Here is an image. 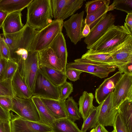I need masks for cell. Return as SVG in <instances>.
<instances>
[{
	"instance_id": "1",
	"label": "cell",
	"mask_w": 132,
	"mask_h": 132,
	"mask_svg": "<svg viewBox=\"0 0 132 132\" xmlns=\"http://www.w3.org/2000/svg\"><path fill=\"white\" fill-rule=\"evenodd\" d=\"M132 37V34L125 23L124 26L114 25L89 49L111 54L123 45Z\"/></svg>"
},
{
	"instance_id": "2",
	"label": "cell",
	"mask_w": 132,
	"mask_h": 132,
	"mask_svg": "<svg viewBox=\"0 0 132 132\" xmlns=\"http://www.w3.org/2000/svg\"><path fill=\"white\" fill-rule=\"evenodd\" d=\"M27 8L26 24L35 29H41L52 21L50 0H32Z\"/></svg>"
},
{
	"instance_id": "3",
	"label": "cell",
	"mask_w": 132,
	"mask_h": 132,
	"mask_svg": "<svg viewBox=\"0 0 132 132\" xmlns=\"http://www.w3.org/2000/svg\"><path fill=\"white\" fill-rule=\"evenodd\" d=\"M37 32L36 29L27 24L24 25L17 39L9 49V59L17 63L25 60Z\"/></svg>"
},
{
	"instance_id": "4",
	"label": "cell",
	"mask_w": 132,
	"mask_h": 132,
	"mask_svg": "<svg viewBox=\"0 0 132 132\" xmlns=\"http://www.w3.org/2000/svg\"><path fill=\"white\" fill-rule=\"evenodd\" d=\"M63 22L54 20L45 27L37 31L29 50L38 52L50 47L58 34L62 32Z\"/></svg>"
},
{
	"instance_id": "5",
	"label": "cell",
	"mask_w": 132,
	"mask_h": 132,
	"mask_svg": "<svg viewBox=\"0 0 132 132\" xmlns=\"http://www.w3.org/2000/svg\"><path fill=\"white\" fill-rule=\"evenodd\" d=\"M67 63L66 69H75L92 74L101 78L107 77L111 72L115 71L117 67L106 63L98 62L81 58Z\"/></svg>"
},
{
	"instance_id": "6",
	"label": "cell",
	"mask_w": 132,
	"mask_h": 132,
	"mask_svg": "<svg viewBox=\"0 0 132 132\" xmlns=\"http://www.w3.org/2000/svg\"><path fill=\"white\" fill-rule=\"evenodd\" d=\"M38 52L29 50L26 59L18 63V69L30 90L33 93L39 67Z\"/></svg>"
},
{
	"instance_id": "7",
	"label": "cell",
	"mask_w": 132,
	"mask_h": 132,
	"mask_svg": "<svg viewBox=\"0 0 132 132\" xmlns=\"http://www.w3.org/2000/svg\"><path fill=\"white\" fill-rule=\"evenodd\" d=\"M54 20L62 21L71 16L82 6L84 0H50Z\"/></svg>"
},
{
	"instance_id": "8",
	"label": "cell",
	"mask_w": 132,
	"mask_h": 132,
	"mask_svg": "<svg viewBox=\"0 0 132 132\" xmlns=\"http://www.w3.org/2000/svg\"><path fill=\"white\" fill-rule=\"evenodd\" d=\"M112 108H117L127 100L132 101V75L122 74L112 93Z\"/></svg>"
},
{
	"instance_id": "9",
	"label": "cell",
	"mask_w": 132,
	"mask_h": 132,
	"mask_svg": "<svg viewBox=\"0 0 132 132\" xmlns=\"http://www.w3.org/2000/svg\"><path fill=\"white\" fill-rule=\"evenodd\" d=\"M33 96L59 100L58 87L54 85L39 68L35 81Z\"/></svg>"
},
{
	"instance_id": "10",
	"label": "cell",
	"mask_w": 132,
	"mask_h": 132,
	"mask_svg": "<svg viewBox=\"0 0 132 132\" xmlns=\"http://www.w3.org/2000/svg\"><path fill=\"white\" fill-rule=\"evenodd\" d=\"M13 106L11 110L19 117L29 120L39 122V116L31 98H22L16 96L12 98Z\"/></svg>"
},
{
	"instance_id": "11",
	"label": "cell",
	"mask_w": 132,
	"mask_h": 132,
	"mask_svg": "<svg viewBox=\"0 0 132 132\" xmlns=\"http://www.w3.org/2000/svg\"><path fill=\"white\" fill-rule=\"evenodd\" d=\"M84 11L77 13L71 16L68 20L63 22L67 35L71 41L76 45L83 38L82 35L84 26Z\"/></svg>"
},
{
	"instance_id": "12",
	"label": "cell",
	"mask_w": 132,
	"mask_h": 132,
	"mask_svg": "<svg viewBox=\"0 0 132 132\" xmlns=\"http://www.w3.org/2000/svg\"><path fill=\"white\" fill-rule=\"evenodd\" d=\"M115 17L111 13H107L91 30L84 41L88 50L113 26L114 25Z\"/></svg>"
},
{
	"instance_id": "13",
	"label": "cell",
	"mask_w": 132,
	"mask_h": 132,
	"mask_svg": "<svg viewBox=\"0 0 132 132\" xmlns=\"http://www.w3.org/2000/svg\"><path fill=\"white\" fill-rule=\"evenodd\" d=\"M11 121L12 132H52L51 127L18 116L11 117Z\"/></svg>"
},
{
	"instance_id": "14",
	"label": "cell",
	"mask_w": 132,
	"mask_h": 132,
	"mask_svg": "<svg viewBox=\"0 0 132 132\" xmlns=\"http://www.w3.org/2000/svg\"><path fill=\"white\" fill-rule=\"evenodd\" d=\"M112 93L99 104L100 109L98 122L104 126H113L118 111L117 108L113 109L112 108Z\"/></svg>"
},
{
	"instance_id": "15",
	"label": "cell",
	"mask_w": 132,
	"mask_h": 132,
	"mask_svg": "<svg viewBox=\"0 0 132 132\" xmlns=\"http://www.w3.org/2000/svg\"><path fill=\"white\" fill-rule=\"evenodd\" d=\"M122 74L119 71L117 72L112 76L105 79L96 89L95 98L96 102L99 105L113 92Z\"/></svg>"
},
{
	"instance_id": "16",
	"label": "cell",
	"mask_w": 132,
	"mask_h": 132,
	"mask_svg": "<svg viewBox=\"0 0 132 132\" xmlns=\"http://www.w3.org/2000/svg\"><path fill=\"white\" fill-rule=\"evenodd\" d=\"M50 47L60 61L63 67V72L65 73L68 52L65 40L62 32L58 34Z\"/></svg>"
},
{
	"instance_id": "17",
	"label": "cell",
	"mask_w": 132,
	"mask_h": 132,
	"mask_svg": "<svg viewBox=\"0 0 132 132\" xmlns=\"http://www.w3.org/2000/svg\"><path fill=\"white\" fill-rule=\"evenodd\" d=\"M111 54L114 64L117 67L122 64L132 62V37Z\"/></svg>"
},
{
	"instance_id": "18",
	"label": "cell",
	"mask_w": 132,
	"mask_h": 132,
	"mask_svg": "<svg viewBox=\"0 0 132 132\" xmlns=\"http://www.w3.org/2000/svg\"><path fill=\"white\" fill-rule=\"evenodd\" d=\"M21 11H17L8 14L3 23L2 28L3 34L18 32L23 28L22 22Z\"/></svg>"
},
{
	"instance_id": "19",
	"label": "cell",
	"mask_w": 132,
	"mask_h": 132,
	"mask_svg": "<svg viewBox=\"0 0 132 132\" xmlns=\"http://www.w3.org/2000/svg\"><path fill=\"white\" fill-rule=\"evenodd\" d=\"M38 53L39 67L44 66L49 67L63 72L60 62L50 47L38 52Z\"/></svg>"
},
{
	"instance_id": "20",
	"label": "cell",
	"mask_w": 132,
	"mask_h": 132,
	"mask_svg": "<svg viewBox=\"0 0 132 132\" xmlns=\"http://www.w3.org/2000/svg\"><path fill=\"white\" fill-rule=\"evenodd\" d=\"M40 98L51 115L55 120L68 117L65 102L59 100Z\"/></svg>"
},
{
	"instance_id": "21",
	"label": "cell",
	"mask_w": 132,
	"mask_h": 132,
	"mask_svg": "<svg viewBox=\"0 0 132 132\" xmlns=\"http://www.w3.org/2000/svg\"><path fill=\"white\" fill-rule=\"evenodd\" d=\"M12 83L15 93V96L22 98H29L32 96L33 92L29 88L18 69L12 79Z\"/></svg>"
},
{
	"instance_id": "22",
	"label": "cell",
	"mask_w": 132,
	"mask_h": 132,
	"mask_svg": "<svg viewBox=\"0 0 132 132\" xmlns=\"http://www.w3.org/2000/svg\"><path fill=\"white\" fill-rule=\"evenodd\" d=\"M31 98L39 116L40 120L39 122L51 127L55 120L51 115L39 97L32 96Z\"/></svg>"
},
{
	"instance_id": "23",
	"label": "cell",
	"mask_w": 132,
	"mask_h": 132,
	"mask_svg": "<svg viewBox=\"0 0 132 132\" xmlns=\"http://www.w3.org/2000/svg\"><path fill=\"white\" fill-rule=\"evenodd\" d=\"M94 96L91 93L84 91L78 101L79 110L81 117L84 121L94 108L93 104Z\"/></svg>"
},
{
	"instance_id": "24",
	"label": "cell",
	"mask_w": 132,
	"mask_h": 132,
	"mask_svg": "<svg viewBox=\"0 0 132 132\" xmlns=\"http://www.w3.org/2000/svg\"><path fill=\"white\" fill-rule=\"evenodd\" d=\"M32 0H1L0 9L8 14L17 11H21L27 7Z\"/></svg>"
},
{
	"instance_id": "25",
	"label": "cell",
	"mask_w": 132,
	"mask_h": 132,
	"mask_svg": "<svg viewBox=\"0 0 132 132\" xmlns=\"http://www.w3.org/2000/svg\"><path fill=\"white\" fill-rule=\"evenodd\" d=\"M51 128L52 132H81L77 124L68 118L55 120Z\"/></svg>"
},
{
	"instance_id": "26",
	"label": "cell",
	"mask_w": 132,
	"mask_h": 132,
	"mask_svg": "<svg viewBox=\"0 0 132 132\" xmlns=\"http://www.w3.org/2000/svg\"><path fill=\"white\" fill-rule=\"evenodd\" d=\"M110 1L107 2L101 7L92 14L87 15L84 20V24H87L90 30L93 28L110 11H112L109 5Z\"/></svg>"
},
{
	"instance_id": "27",
	"label": "cell",
	"mask_w": 132,
	"mask_h": 132,
	"mask_svg": "<svg viewBox=\"0 0 132 132\" xmlns=\"http://www.w3.org/2000/svg\"><path fill=\"white\" fill-rule=\"evenodd\" d=\"M48 79L55 86L59 87L66 81L65 73L62 71L47 67H39Z\"/></svg>"
},
{
	"instance_id": "28",
	"label": "cell",
	"mask_w": 132,
	"mask_h": 132,
	"mask_svg": "<svg viewBox=\"0 0 132 132\" xmlns=\"http://www.w3.org/2000/svg\"><path fill=\"white\" fill-rule=\"evenodd\" d=\"M121 115L128 132H132V101L127 100L117 108Z\"/></svg>"
},
{
	"instance_id": "29",
	"label": "cell",
	"mask_w": 132,
	"mask_h": 132,
	"mask_svg": "<svg viewBox=\"0 0 132 132\" xmlns=\"http://www.w3.org/2000/svg\"><path fill=\"white\" fill-rule=\"evenodd\" d=\"M81 58L115 65L111 54L99 52L92 49H88Z\"/></svg>"
},
{
	"instance_id": "30",
	"label": "cell",
	"mask_w": 132,
	"mask_h": 132,
	"mask_svg": "<svg viewBox=\"0 0 132 132\" xmlns=\"http://www.w3.org/2000/svg\"><path fill=\"white\" fill-rule=\"evenodd\" d=\"M100 105L94 106L86 119L84 121L81 132H86L88 130L95 128L99 124L98 117Z\"/></svg>"
},
{
	"instance_id": "31",
	"label": "cell",
	"mask_w": 132,
	"mask_h": 132,
	"mask_svg": "<svg viewBox=\"0 0 132 132\" xmlns=\"http://www.w3.org/2000/svg\"><path fill=\"white\" fill-rule=\"evenodd\" d=\"M68 117L75 122L81 118V115L78 107V104L72 97H69L65 101Z\"/></svg>"
},
{
	"instance_id": "32",
	"label": "cell",
	"mask_w": 132,
	"mask_h": 132,
	"mask_svg": "<svg viewBox=\"0 0 132 132\" xmlns=\"http://www.w3.org/2000/svg\"><path fill=\"white\" fill-rule=\"evenodd\" d=\"M15 96V93L12 85V80L0 81V96L13 98Z\"/></svg>"
},
{
	"instance_id": "33",
	"label": "cell",
	"mask_w": 132,
	"mask_h": 132,
	"mask_svg": "<svg viewBox=\"0 0 132 132\" xmlns=\"http://www.w3.org/2000/svg\"><path fill=\"white\" fill-rule=\"evenodd\" d=\"M110 5L113 10L116 9L127 14L132 13V0H114Z\"/></svg>"
},
{
	"instance_id": "34",
	"label": "cell",
	"mask_w": 132,
	"mask_h": 132,
	"mask_svg": "<svg viewBox=\"0 0 132 132\" xmlns=\"http://www.w3.org/2000/svg\"><path fill=\"white\" fill-rule=\"evenodd\" d=\"M18 67L17 63L10 59L8 60L4 71L3 80L7 79L12 80Z\"/></svg>"
},
{
	"instance_id": "35",
	"label": "cell",
	"mask_w": 132,
	"mask_h": 132,
	"mask_svg": "<svg viewBox=\"0 0 132 132\" xmlns=\"http://www.w3.org/2000/svg\"><path fill=\"white\" fill-rule=\"evenodd\" d=\"M60 93L59 100L65 102L73 91V85L67 81L58 87Z\"/></svg>"
},
{
	"instance_id": "36",
	"label": "cell",
	"mask_w": 132,
	"mask_h": 132,
	"mask_svg": "<svg viewBox=\"0 0 132 132\" xmlns=\"http://www.w3.org/2000/svg\"><path fill=\"white\" fill-rule=\"evenodd\" d=\"M108 0H94L88 1L85 4L87 15L93 13L103 5Z\"/></svg>"
},
{
	"instance_id": "37",
	"label": "cell",
	"mask_w": 132,
	"mask_h": 132,
	"mask_svg": "<svg viewBox=\"0 0 132 132\" xmlns=\"http://www.w3.org/2000/svg\"><path fill=\"white\" fill-rule=\"evenodd\" d=\"M113 127L116 132H128L122 118L118 111Z\"/></svg>"
},
{
	"instance_id": "38",
	"label": "cell",
	"mask_w": 132,
	"mask_h": 132,
	"mask_svg": "<svg viewBox=\"0 0 132 132\" xmlns=\"http://www.w3.org/2000/svg\"><path fill=\"white\" fill-rule=\"evenodd\" d=\"M83 71L75 69H66L65 75L67 78L70 81H75L79 79L80 74Z\"/></svg>"
},
{
	"instance_id": "39",
	"label": "cell",
	"mask_w": 132,
	"mask_h": 132,
	"mask_svg": "<svg viewBox=\"0 0 132 132\" xmlns=\"http://www.w3.org/2000/svg\"><path fill=\"white\" fill-rule=\"evenodd\" d=\"M0 105L6 111L10 112L13 106L12 98L0 96Z\"/></svg>"
},
{
	"instance_id": "40",
	"label": "cell",
	"mask_w": 132,
	"mask_h": 132,
	"mask_svg": "<svg viewBox=\"0 0 132 132\" xmlns=\"http://www.w3.org/2000/svg\"><path fill=\"white\" fill-rule=\"evenodd\" d=\"M0 48L2 58L8 60L10 58V50L6 44L1 37L0 40Z\"/></svg>"
},
{
	"instance_id": "41",
	"label": "cell",
	"mask_w": 132,
	"mask_h": 132,
	"mask_svg": "<svg viewBox=\"0 0 132 132\" xmlns=\"http://www.w3.org/2000/svg\"><path fill=\"white\" fill-rule=\"evenodd\" d=\"M117 68L122 74L132 75V62L122 64L117 67Z\"/></svg>"
},
{
	"instance_id": "42",
	"label": "cell",
	"mask_w": 132,
	"mask_h": 132,
	"mask_svg": "<svg viewBox=\"0 0 132 132\" xmlns=\"http://www.w3.org/2000/svg\"><path fill=\"white\" fill-rule=\"evenodd\" d=\"M0 132H12L11 120L0 121Z\"/></svg>"
},
{
	"instance_id": "43",
	"label": "cell",
	"mask_w": 132,
	"mask_h": 132,
	"mask_svg": "<svg viewBox=\"0 0 132 132\" xmlns=\"http://www.w3.org/2000/svg\"><path fill=\"white\" fill-rule=\"evenodd\" d=\"M0 118L5 121L11 120V115L10 112H8L0 105Z\"/></svg>"
},
{
	"instance_id": "44",
	"label": "cell",
	"mask_w": 132,
	"mask_h": 132,
	"mask_svg": "<svg viewBox=\"0 0 132 132\" xmlns=\"http://www.w3.org/2000/svg\"><path fill=\"white\" fill-rule=\"evenodd\" d=\"M124 23L128 28L130 33L132 34V13L127 14Z\"/></svg>"
},
{
	"instance_id": "45",
	"label": "cell",
	"mask_w": 132,
	"mask_h": 132,
	"mask_svg": "<svg viewBox=\"0 0 132 132\" xmlns=\"http://www.w3.org/2000/svg\"><path fill=\"white\" fill-rule=\"evenodd\" d=\"M7 60L0 58V81H3L4 69Z\"/></svg>"
},
{
	"instance_id": "46",
	"label": "cell",
	"mask_w": 132,
	"mask_h": 132,
	"mask_svg": "<svg viewBox=\"0 0 132 132\" xmlns=\"http://www.w3.org/2000/svg\"><path fill=\"white\" fill-rule=\"evenodd\" d=\"M8 14L0 9V29L2 28L3 22Z\"/></svg>"
},
{
	"instance_id": "47",
	"label": "cell",
	"mask_w": 132,
	"mask_h": 132,
	"mask_svg": "<svg viewBox=\"0 0 132 132\" xmlns=\"http://www.w3.org/2000/svg\"><path fill=\"white\" fill-rule=\"evenodd\" d=\"M90 30L89 26L87 24H85L82 32L83 37H86L90 33Z\"/></svg>"
},
{
	"instance_id": "48",
	"label": "cell",
	"mask_w": 132,
	"mask_h": 132,
	"mask_svg": "<svg viewBox=\"0 0 132 132\" xmlns=\"http://www.w3.org/2000/svg\"><path fill=\"white\" fill-rule=\"evenodd\" d=\"M96 127V132H109L105 129L104 126L99 123Z\"/></svg>"
},
{
	"instance_id": "49",
	"label": "cell",
	"mask_w": 132,
	"mask_h": 132,
	"mask_svg": "<svg viewBox=\"0 0 132 132\" xmlns=\"http://www.w3.org/2000/svg\"><path fill=\"white\" fill-rule=\"evenodd\" d=\"M90 132H96V128H93L92 129Z\"/></svg>"
},
{
	"instance_id": "50",
	"label": "cell",
	"mask_w": 132,
	"mask_h": 132,
	"mask_svg": "<svg viewBox=\"0 0 132 132\" xmlns=\"http://www.w3.org/2000/svg\"><path fill=\"white\" fill-rule=\"evenodd\" d=\"M1 35H0V38H1ZM0 58H2V56L1 55V53L0 48Z\"/></svg>"
},
{
	"instance_id": "51",
	"label": "cell",
	"mask_w": 132,
	"mask_h": 132,
	"mask_svg": "<svg viewBox=\"0 0 132 132\" xmlns=\"http://www.w3.org/2000/svg\"><path fill=\"white\" fill-rule=\"evenodd\" d=\"M111 132H116L115 130L114 129V130Z\"/></svg>"
},
{
	"instance_id": "52",
	"label": "cell",
	"mask_w": 132,
	"mask_h": 132,
	"mask_svg": "<svg viewBox=\"0 0 132 132\" xmlns=\"http://www.w3.org/2000/svg\"><path fill=\"white\" fill-rule=\"evenodd\" d=\"M1 120H2L0 118V121Z\"/></svg>"
}]
</instances>
